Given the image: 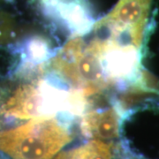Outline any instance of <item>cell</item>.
<instances>
[{"label": "cell", "instance_id": "obj_2", "mask_svg": "<svg viewBox=\"0 0 159 159\" xmlns=\"http://www.w3.org/2000/svg\"><path fill=\"white\" fill-rule=\"evenodd\" d=\"M150 4L151 0H120L97 27L106 28L111 32V38L121 44H125L123 38H129L134 45H138L142 41Z\"/></svg>", "mask_w": 159, "mask_h": 159}, {"label": "cell", "instance_id": "obj_3", "mask_svg": "<svg viewBox=\"0 0 159 159\" xmlns=\"http://www.w3.org/2000/svg\"><path fill=\"white\" fill-rule=\"evenodd\" d=\"M80 129L87 137L118 141L120 136V117L115 109L89 111L81 119Z\"/></svg>", "mask_w": 159, "mask_h": 159}, {"label": "cell", "instance_id": "obj_1", "mask_svg": "<svg viewBox=\"0 0 159 159\" xmlns=\"http://www.w3.org/2000/svg\"><path fill=\"white\" fill-rule=\"evenodd\" d=\"M71 122L63 117L31 119L14 129L0 132V149L12 159H53L73 141Z\"/></svg>", "mask_w": 159, "mask_h": 159}, {"label": "cell", "instance_id": "obj_4", "mask_svg": "<svg viewBox=\"0 0 159 159\" xmlns=\"http://www.w3.org/2000/svg\"><path fill=\"white\" fill-rule=\"evenodd\" d=\"M50 55L48 47L41 40H32L28 45V57L30 61L39 63L46 59Z\"/></svg>", "mask_w": 159, "mask_h": 159}]
</instances>
